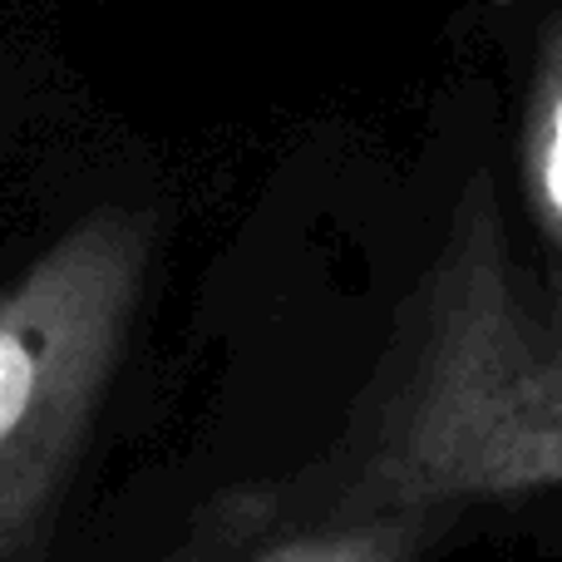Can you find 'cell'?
I'll return each instance as SVG.
<instances>
[{
	"label": "cell",
	"mask_w": 562,
	"mask_h": 562,
	"mask_svg": "<svg viewBox=\"0 0 562 562\" xmlns=\"http://www.w3.org/2000/svg\"><path fill=\"white\" fill-rule=\"evenodd\" d=\"M528 173H533L538 207L562 237V30L538 69L533 119H528Z\"/></svg>",
	"instance_id": "obj_4"
},
{
	"label": "cell",
	"mask_w": 562,
	"mask_h": 562,
	"mask_svg": "<svg viewBox=\"0 0 562 562\" xmlns=\"http://www.w3.org/2000/svg\"><path fill=\"white\" fill-rule=\"evenodd\" d=\"M158 257V213L99 203L0 291V562H35Z\"/></svg>",
	"instance_id": "obj_2"
},
{
	"label": "cell",
	"mask_w": 562,
	"mask_h": 562,
	"mask_svg": "<svg viewBox=\"0 0 562 562\" xmlns=\"http://www.w3.org/2000/svg\"><path fill=\"white\" fill-rule=\"evenodd\" d=\"M558 484L562 301L518 272L498 188L479 168L346 429L301 469L223 488L168 562H227L311 524L459 514Z\"/></svg>",
	"instance_id": "obj_1"
},
{
	"label": "cell",
	"mask_w": 562,
	"mask_h": 562,
	"mask_svg": "<svg viewBox=\"0 0 562 562\" xmlns=\"http://www.w3.org/2000/svg\"><path fill=\"white\" fill-rule=\"evenodd\" d=\"M454 518L459 514H439V508L336 518V524H311L267 538L243 562H419Z\"/></svg>",
	"instance_id": "obj_3"
}]
</instances>
